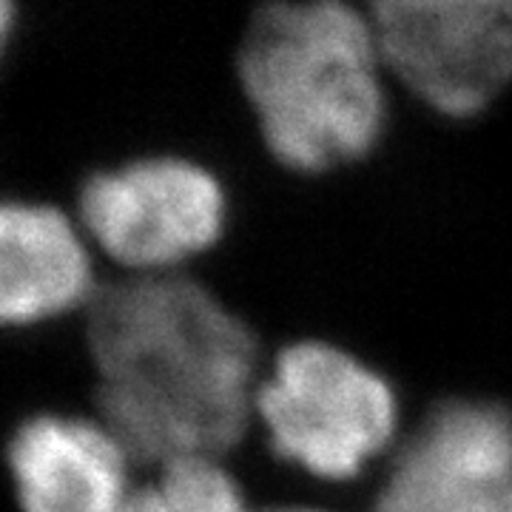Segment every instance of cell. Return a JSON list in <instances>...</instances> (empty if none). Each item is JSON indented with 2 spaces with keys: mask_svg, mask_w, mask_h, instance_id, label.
Here are the masks:
<instances>
[{
  "mask_svg": "<svg viewBox=\"0 0 512 512\" xmlns=\"http://www.w3.org/2000/svg\"><path fill=\"white\" fill-rule=\"evenodd\" d=\"M97 419L134 464L222 458L254 419L256 339L205 285L128 276L89 305Z\"/></svg>",
  "mask_w": 512,
  "mask_h": 512,
  "instance_id": "1",
  "label": "cell"
},
{
  "mask_svg": "<svg viewBox=\"0 0 512 512\" xmlns=\"http://www.w3.org/2000/svg\"><path fill=\"white\" fill-rule=\"evenodd\" d=\"M384 57L350 0H265L242 32L237 77L276 163L322 174L367 157L387 120Z\"/></svg>",
  "mask_w": 512,
  "mask_h": 512,
  "instance_id": "2",
  "label": "cell"
},
{
  "mask_svg": "<svg viewBox=\"0 0 512 512\" xmlns=\"http://www.w3.org/2000/svg\"><path fill=\"white\" fill-rule=\"evenodd\" d=\"M254 419L276 456L328 481L359 476L399 427V402L373 367L328 342H296L256 387Z\"/></svg>",
  "mask_w": 512,
  "mask_h": 512,
  "instance_id": "3",
  "label": "cell"
},
{
  "mask_svg": "<svg viewBox=\"0 0 512 512\" xmlns=\"http://www.w3.org/2000/svg\"><path fill=\"white\" fill-rule=\"evenodd\" d=\"M393 74L427 109L478 117L512 86V0H367Z\"/></svg>",
  "mask_w": 512,
  "mask_h": 512,
  "instance_id": "4",
  "label": "cell"
},
{
  "mask_svg": "<svg viewBox=\"0 0 512 512\" xmlns=\"http://www.w3.org/2000/svg\"><path fill=\"white\" fill-rule=\"evenodd\" d=\"M225 191L202 165L146 157L92 174L80 191V225L94 248L131 276L174 274L225 228Z\"/></svg>",
  "mask_w": 512,
  "mask_h": 512,
  "instance_id": "5",
  "label": "cell"
},
{
  "mask_svg": "<svg viewBox=\"0 0 512 512\" xmlns=\"http://www.w3.org/2000/svg\"><path fill=\"white\" fill-rule=\"evenodd\" d=\"M512 484V413L498 402L436 407L396 456L373 512H464Z\"/></svg>",
  "mask_w": 512,
  "mask_h": 512,
  "instance_id": "6",
  "label": "cell"
},
{
  "mask_svg": "<svg viewBox=\"0 0 512 512\" xmlns=\"http://www.w3.org/2000/svg\"><path fill=\"white\" fill-rule=\"evenodd\" d=\"M131 456L100 419L43 413L20 424L9 470L23 512H123Z\"/></svg>",
  "mask_w": 512,
  "mask_h": 512,
  "instance_id": "7",
  "label": "cell"
},
{
  "mask_svg": "<svg viewBox=\"0 0 512 512\" xmlns=\"http://www.w3.org/2000/svg\"><path fill=\"white\" fill-rule=\"evenodd\" d=\"M92 239L46 202H6L0 214V313L35 325L94 302Z\"/></svg>",
  "mask_w": 512,
  "mask_h": 512,
  "instance_id": "8",
  "label": "cell"
},
{
  "mask_svg": "<svg viewBox=\"0 0 512 512\" xmlns=\"http://www.w3.org/2000/svg\"><path fill=\"white\" fill-rule=\"evenodd\" d=\"M123 512H251L237 478L217 456L174 458L134 487Z\"/></svg>",
  "mask_w": 512,
  "mask_h": 512,
  "instance_id": "9",
  "label": "cell"
},
{
  "mask_svg": "<svg viewBox=\"0 0 512 512\" xmlns=\"http://www.w3.org/2000/svg\"><path fill=\"white\" fill-rule=\"evenodd\" d=\"M464 512H512V484H504L498 490L481 495Z\"/></svg>",
  "mask_w": 512,
  "mask_h": 512,
  "instance_id": "10",
  "label": "cell"
},
{
  "mask_svg": "<svg viewBox=\"0 0 512 512\" xmlns=\"http://www.w3.org/2000/svg\"><path fill=\"white\" fill-rule=\"evenodd\" d=\"M256 512H328V510H316V507H268V510H256Z\"/></svg>",
  "mask_w": 512,
  "mask_h": 512,
  "instance_id": "11",
  "label": "cell"
}]
</instances>
